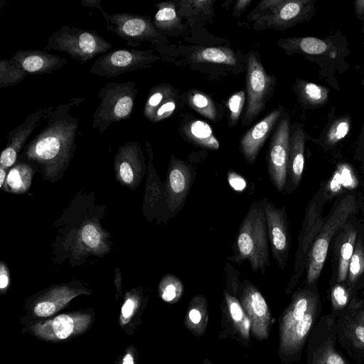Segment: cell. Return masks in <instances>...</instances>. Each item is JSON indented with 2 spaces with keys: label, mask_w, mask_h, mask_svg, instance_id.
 <instances>
[{
  "label": "cell",
  "mask_w": 364,
  "mask_h": 364,
  "mask_svg": "<svg viewBox=\"0 0 364 364\" xmlns=\"http://www.w3.org/2000/svg\"><path fill=\"white\" fill-rule=\"evenodd\" d=\"M84 101L75 97L58 105L46 117V127L25 145L27 159L37 164L46 176H57L68 166L79 127L77 117L70 111Z\"/></svg>",
  "instance_id": "1"
},
{
  "label": "cell",
  "mask_w": 364,
  "mask_h": 364,
  "mask_svg": "<svg viewBox=\"0 0 364 364\" xmlns=\"http://www.w3.org/2000/svg\"><path fill=\"white\" fill-rule=\"evenodd\" d=\"M268 240L262 201L252 202L240 225L235 254L228 259L239 265L248 261L254 272L264 275L270 267Z\"/></svg>",
  "instance_id": "2"
},
{
  "label": "cell",
  "mask_w": 364,
  "mask_h": 364,
  "mask_svg": "<svg viewBox=\"0 0 364 364\" xmlns=\"http://www.w3.org/2000/svg\"><path fill=\"white\" fill-rule=\"evenodd\" d=\"M314 8L311 0H264L247 17L255 30L283 31L306 21Z\"/></svg>",
  "instance_id": "3"
},
{
  "label": "cell",
  "mask_w": 364,
  "mask_h": 364,
  "mask_svg": "<svg viewBox=\"0 0 364 364\" xmlns=\"http://www.w3.org/2000/svg\"><path fill=\"white\" fill-rule=\"evenodd\" d=\"M112 48V43L94 30L63 26L48 37L43 50L66 53L71 58L83 64L100 54H105Z\"/></svg>",
  "instance_id": "4"
},
{
  "label": "cell",
  "mask_w": 364,
  "mask_h": 364,
  "mask_svg": "<svg viewBox=\"0 0 364 364\" xmlns=\"http://www.w3.org/2000/svg\"><path fill=\"white\" fill-rule=\"evenodd\" d=\"M138 90L134 82H109L97 94L100 103L96 108L92 127L102 135L114 122L127 120L132 114Z\"/></svg>",
  "instance_id": "5"
},
{
  "label": "cell",
  "mask_w": 364,
  "mask_h": 364,
  "mask_svg": "<svg viewBox=\"0 0 364 364\" xmlns=\"http://www.w3.org/2000/svg\"><path fill=\"white\" fill-rule=\"evenodd\" d=\"M100 2V0H82L81 4L84 6L98 9L106 21L107 30L124 41L127 46L138 47L144 42H149L159 46L166 41L149 16L129 13L108 14L102 8Z\"/></svg>",
  "instance_id": "6"
},
{
  "label": "cell",
  "mask_w": 364,
  "mask_h": 364,
  "mask_svg": "<svg viewBox=\"0 0 364 364\" xmlns=\"http://www.w3.org/2000/svg\"><path fill=\"white\" fill-rule=\"evenodd\" d=\"M356 208L352 195L346 196L333 208L323 220L318 233L310 250L306 264V282L314 283L323 267L330 242L336 232L343 228Z\"/></svg>",
  "instance_id": "7"
},
{
  "label": "cell",
  "mask_w": 364,
  "mask_h": 364,
  "mask_svg": "<svg viewBox=\"0 0 364 364\" xmlns=\"http://www.w3.org/2000/svg\"><path fill=\"white\" fill-rule=\"evenodd\" d=\"M95 318L92 309L61 314L26 326L28 332L38 339L57 343L78 336L92 326Z\"/></svg>",
  "instance_id": "8"
},
{
  "label": "cell",
  "mask_w": 364,
  "mask_h": 364,
  "mask_svg": "<svg viewBox=\"0 0 364 364\" xmlns=\"http://www.w3.org/2000/svg\"><path fill=\"white\" fill-rule=\"evenodd\" d=\"M159 59L153 50L114 49L99 57L90 67V73L109 79L127 72L150 68Z\"/></svg>",
  "instance_id": "9"
},
{
  "label": "cell",
  "mask_w": 364,
  "mask_h": 364,
  "mask_svg": "<svg viewBox=\"0 0 364 364\" xmlns=\"http://www.w3.org/2000/svg\"><path fill=\"white\" fill-rule=\"evenodd\" d=\"M80 294H90V291L74 282L55 285L36 294L26 307L27 316L23 317L26 318L23 319L26 321V326L50 317Z\"/></svg>",
  "instance_id": "10"
},
{
  "label": "cell",
  "mask_w": 364,
  "mask_h": 364,
  "mask_svg": "<svg viewBox=\"0 0 364 364\" xmlns=\"http://www.w3.org/2000/svg\"><path fill=\"white\" fill-rule=\"evenodd\" d=\"M246 86L247 102L243 124H250L263 111L274 87V79L268 75L255 53L247 61Z\"/></svg>",
  "instance_id": "11"
},
{
  "label": "cell",
  "mask_w": 364,
  "mask_h": 364,
  "mask_svg": "<svg viewBox=\"0 0 364 364\" xmlns=\"http://www.w3.org/2000/svg\"><path fill=\"white\" fill-rule=\"evenodd\" d=\"M320 200V198L315 196L306 209L299 235L294 266L287 286V293L295 287L306 269L310 250L323 222L321 217L322 205L319 203Z\"/></svg>",
  "instance_id": "12"
},
{
  "label": "cell",
  "mask_w": 364,
  "mask_h": 364,
  "mask_svg": "<svg viewBox=\"0 0 364 364\" xmlns=\"http://www.w3.org/2000/svg\"><path fill=\"white\" fill-rule=\"evenodd\" d=\"M290 145L289 119L284 116L277 124L269 144L267 154L268 173L279 192L287 183Z\"/></svg>",
  "instance_id": "13"
},
{
  "label": "cell",
  "mask_w": 364,
  "mask_h": 364,
  "mask_svg": "<svg viewBox=\"0 0 364 364\" xmlns=\"http://www.w3.org/2000/svg\"><path fill=\"white\" fill-rule=\"evenodd\" d=\"M261 201L266 218L272 254L279 269H283L287 264L290 249L286 210L284 207H277L266 198Z\"/></svg>",
  "instance_id": "14"
},
{
  "label": "cell",
  "mask_w": 364,
  "mask_h": 364,
  "mask_svg": "<svg viewBox=\"0 0 364 364\" xmlns=\"http://www.w3.org/2000/svg\"><path fill=\"white\" fill-rule=\"evenodd\" d=\"M239 300L250 321L253 336L260 341L267 339L271 328L272 316L261 292L250 281L244 280Z\"/></svg>",
  "instance_id": "15"
},
{
  "label": "cell",
  "mask_w": 364,
  "mask_h": 364,
  "mask_svg": "<svg viewBox=\"0 0 364 364\" xmlns=\"http://www.w3.org/2000/svg\"><path fill=\"white\" fill-rule=\"evenodd\" d=\"M193 181L192 167L172 155L164 184L170 218H173L183 207Z\"/></svg>",
  "instance_id": "16"
},
{
  "label": "cell",
  "mask_w": 364,
  "mask_h": 364,
  "mask_svg": "<svg viewBox=\"0 0 364 364\" xmlns=\"http://www.w3.org/2000/svg\"><path fill=\"white\" fill-rule=\"evenodd\" d=\"M53 109V106L38 109L29 114L22 124L9 132L6 146L1 154V166L6 168L16 163L18 155L25 146L29 136Z\"/></svg>",
  "instance_id": "17"
},
{
  "label": "cell",
  "mask_w": 364,
  "mask_h": 364,
  "mask_svg": "<svg viewBox=\"0 0 364 364\" xmlns=\"http://www.w3.org/2000/svg\"><path fill=\"white\" fill-rule=\"evenodd\" d=\"M114 168L119 180L129 186H136L146 171L145 159L137 141H127L114 156Z\"/></svg>",
  "instance_id": "18"
},
{
  "label": "cell",
  "mask_w": 364,
  "mask_h": 364,
  "mask_svg": "<svg viewBox=\"0 0 364 364\" xmlns=\"http://www.w3.org/2000/svg\"><path fill=\"white\" fill-rule=\"evenodd\" d=\"M278 107L246 132L240 142V151L247 163L253 164L263 144L282 113Z\"/></svg>",
  "instance_id": "19"
},
{
  "label": "cell",
  "mask_w": 364,
  "mask_h": 364,
  "mask_svg": "<svg viewBox=\"0 0 364 364\" xmlns=\"http://www.w3.org/2000/svg\"><path fill=\"white\" fill-rule=\"evenodd\" d=\"M28 74H50L67 64L65 58L43 50H18L11 57Z\"/></svg>",
  "instance_id": "20"
},
{
  "label": "cell",
  "mask_w": 364,
  "mask_h": 364,
  "mask_svg": "<svg viewBox=\"0 0 364 364\" xmlns=\"http://www.w3.org/2000/svg\"><path fill=\"white\" fill-rule=\"evenodd\" d=\"M146 303L141 287L127 293L120 310L119 326L128 336H133L140 325Z\"/></svg>",
  "instance_id": "21"
},
{
  "label": "cell",
  "mask_w": 364,
  "mask_h": 364,
  "mask_svg": "<svg viewBox=\"0 0 364 364\" xmlns=\"http://www.w3.org/2000/svg\"><path fill=\"white\" fill-rule=\"evenodd\" d=\"M315 304L314 299L303 318L285 335L279 337L280 355H288L295 353L301 348L313 322Z\"/></svg>",
  "instance_id": "22"
},
{
  "label": "cell",
  "mask_w": 364,
  "mask_h": 364,
  "mask_svg": "<svg viewBox=\"0 0 364 364\" xmlns=\"http://www.w3.org/2000/svg\"><path fill=\"white\" fill-rule=\"evenodd\" d=\"M305 134L296 125L290 136L288 174L291 185L296 188L300 183L304 168Z\"/></svg>",
  "instance_id": "23"
},
{
  "label": "cell",
  "mask_w": 364,
  "mask_h": 364,
  "mask_svg": "<svg viewBox=\"0 0 364 364\" xmlns=\"http://www.w3.org/2000/svg\"><path fill=\"white\" fill-rule=\"evenodd\" d=\"M208 322L207 300L203 294L193 296L189 302L184 326L196 336L204 334Z\"/></svg>",
  "instance_id": "24"
},
{
  "label": "cell",
  "mask_w": 364,
  "mask_h": 364,
  "mask_svg": "<svg viewBox=\"0 0 364 364\" xmlns=\"http://www.w3.org/2000/svg\"><path fill=\"white\" fill-rule=\"evenodd\" d=\"M146 145L150 156V160L149 162V177L147 178L145 201L146 206L151 213V216L154 217L157 207L163 206L164 208H166L168 211V209L166 201L165 186L161 182L154 168L151 146L148 142L146 143Z\"/></svg>",
  "instance_id": "25"
},
{
  "label": "cell",
  "mask_w": 364,
  "mask_h": 364,
  "mask_svg": "<svg viewBox=\"0 0 364 364\" xmlns=\"http://www.w3.org/2000/svg\"><path fill=\"white\" fill-rule=\"evenodd\" d=\"M185 136L192 143L202 148L217 150L220 143L210 126L204 121L191 120L183 127Z\"/></svg>",
  "instance_id": "26"
},
{
  "label": "cell",
  "mask_w": 364,
  "mask_h": 364,
  "mask_svg": "<svg viewBox=\"0 0 364 364\" xmlns=\"http://www.w3.org/2000/svg\"><path fill=\"white\" fill-rule=\"evenodd\" d=\"M278 44L289 53L321 55L328 52L330 48L325 41L315 37L282 38L279 41Z\"/></svg>",
  "instance_id": "27"
},
{
  "label": "cell",
  "mask_w": 364,
  "mask_h": 364,
  "mask_svg": "<svg viewBox=\"0 0 364 364\" xmlns=\"http://www.w3.org/2000/svg\"><path fill=\"white\" fill-rule=\"evenodd\" d=\"M225 305L236 332L245 341H248L251 331L250 321L246 315L239 298L226 289L223 292Z\"/></svg>",
  "instance_id": "28"
},
{
  "label": "cell",
  "mask_w": 364,
  "mask_h": 364,
  "mask_svg": "<svg viewBox=\"0 0 364 364\" xmlns=\"http://www.w3.org/2000/svg\"><path fill=\"white\" fill-rule=\"evenodd\" d=\"M341 236L338 249V281L343 282L347 279L349 262L355 249L357 231L351 226H346Z\"/></svg>",
  "instance_id": "29"
},
{
  "label": "cell",
  "mask_w": 364,
  "mask_h": 364,
  "mask_svg": "<svg viewBox=\"0 0 364 364\" xmlns=\"http://www.w3.org/2000/svg\"><path fill=\"white\" fill-rule=\"evenodd\" d=\"M154 6L157 8V11L153 23L159 31L171 32L181 27V19L173 2L163 1Z\"/></svg>",
  "instance_id": "30"
},
{
  "label": "cell",
  "mask_w": 364,
  "mask_h": 364,
  "mask_svg": "<svg viewBox=\"0 0 364 364\" xmlns=\"http://www.w3.org/2000/svg\"><path fill=\"white\" fill-rule=\"evenodd\" d=\"M33 176V170L30 165L18 163L9 171L6 186L12 193H24L29 188Z\"/></svg>",
  "instance_id": "31"
},
{
  "label": "cell",
  "mask_w": 364,
  "mask_h": 364,
  "mask_svg": "<svg viewBox=\"0 0 364 364\" xmlns=\"http://www.w3.org/2000/svg\"><path fill=\"white\" fill-rule=\"evenodd\" d=\"M198 62H206L228 65H235L237 58L234 52L225 47L201 48L193 55Z\"/></svg>",
  "instance_id": "32"
},
{
  "label": "cell",
  "mask_w": 364,
  "mask_h": 364,
  "mask_svg": "<svg viewBox=\"0 0 364 364\" xmlns=\"http://www.w3.org/2000/svg\"><path fill=\"white\" fill-rule=\"evenodd\" d=\"M174 97V90L170 85L159 84L153 87L147 95L143 114L146 119L151 121L156 111L164 102Z\"/></svg>",
  "instance_id": "33"
},
{
  "label": "cell",
  "mask_w": 364,
  "mask_h": 364,
  "mask_svg": "<svg viewBox=\"0 0 364 364\" xmlns=\"http://www.w3.org/2000/svg\"><path fill=\"white\" fill-rule=\"evenodd\" d=\"M297 92L302 102L313 107L324 105L329 93L326 87L306 81H299Z\"/></svg>",
  "instance_id": "34"
},
{
  "label": "cell",
  "mask_w": 364,
  "mask_h": 364,
  "mask_svg": "<svg viewBox=\"0 0 364 364\" xmlns=\"http://www.w3.org/2000/svg\"><path fill=\"white\" fill-rule=\"evenodd\" d=\"M159 295L161 299L168 304L178 301L184 292L181 280L172 274H166L159 284Z\"/></svg>",
  "instance_id": "35"
},
{
  "label": "cell",
  "mask_w": 364,
  "mask_h": 364,
  "mask_svg": "<svg viewBox=\"0 0 364 364\" xmlns=\"http://www.w3.org/2000/svg\"><path fill=\"white\" fill-rule=\"evenodd\" d=\"M28 73L14 60H0V87H7L21 82Z\"/></svg>",
  "instance_id": "36"
},
{
  "label": "cell",
  "mask_w": 364,
  "mask_h": 364,
  "mask_svg": "<svg viewBox=\"0 0 364 364\" xmlns=\"http://www.w3.org/2000/svg\"><path fill=\"white\" fill-rule=\"evenodd\" d=\"M188 102L191 108L211 121H215L217 111L212 99L198 90H193L188 95Z\"/></svg>",
  "instance_id": "37"
},
{
  "label": "cell",
  "mask_w": 364,
  "mask_h": 364,
  "mask_svg": "<svg viewBox=\"0 0 364 364\" xmlns=\"http://www.w3.org/2000/svg\"><path fill=\"white\" fill-rule=\"evenodd\" d=\"M364 272V247L360 240L355 243L352 257L349 262L347 280L353 284Z\"/></svg>",
  "instance_id": "38"
},
{
  "label": "cell",
  "mask_w": 364,
  "mask_h": 364,
  "mask_svg": "<svg viewBox=\"0 0 364 364\" xmlns=\"http://www.w3.org/2000/svg\"><path fill=\"white\" fill-rule=\"evenodd\" d=\"M350 120L347 117H342L336 119L330 126L326 132V141L335 144L343 139L349 132Z\"/></svg>",
  "instance_id": "39"
},
{
  "label": "cell",
  "mask_w": 364,
  "mask_h": 364,
  "mask_svg": "<svg viewBox=\"0 0 364 364\" xmlns=\"http://www.w3.org/2000/svg\"><path fill=\"white\" fill-rule=\"evenodd\" d=\"M80 236L83 244L90 249L97 250L102 246V234L95 225H85Z\"/></svg>",
  "instance_id": "40"
},
{
  "label": "cell",
  "mask_w": 364,
  "mask_h": 364,
  "mask_svg": "<svg viewBox=\"0 0 364 364\" xmlns=\"http://www.w3.org/2000/svg\"><path fill=\"white\" fill-rule=\"evenodd\" d=\"M245 101V94L240 90L230 97L228 100V107L230 111L229 124L234 127L239 119Z\"/></svg>",
  "instance_id": "41"
},
{
  "label": "cell",
  "mask_w": 364,
  "mask_h": 364,
  "mask_svg": "<svg viewBox=\"0 0 364 364\" xmlns=\"http://www.w3.org/2000/svg\"><path fill=\"white\" fill-rule=\"evenodd\" d=\"M225 269L226 274V290L229 293L237 296L242 289L240 274L237 269L228 262L226 263Z\"/></svg>",
  "instance_id": "42"
},
{
  "label": "cell",
  "mask_w": 364,
  "mask_h": 364,
  "mask_svg": "<svg viewBox=\"0 0 364 364\" xmlns=\"http://www.w3.org/2000/svg\"><path fill=\"white\" fill-rule=\"evenodd\" d=\"M176 107L174 97L166 100L164 103L156 111L151 122H158L169 117L175 111Z\"/></svg>",
  "instance_id": "43"
},
{
  "label": "cell",
  "mask_w": 364,
  "mask_h": 364,
  "mask_svg": "<svg viewBox=\"0 0 364 364\" xmlns=\"http://www.w3.org/2000/svg\"><path fill=\"white\" fill-rule=\"evenodd\" d=\"M138 353L133 345L129 346L124 353L118 358L117 364H137Z\"/></svg>",
  "instance_id": "44"
},
{
  "label": "cell",
  "mask_w": 364,
  "mask_h": 364,
  "mask_svg": "<svg viewBox=\"0 0 364 364\" xmlns=\"http://www.w3.org/2000/svg\"><path fill=\"white\" fill-rule=\"evenodd\" d=\"M332 299L337 306H344L348 301V293L341 285H336L332 291Z\"/></svg>",
  "instance_id": "45"
},
{
  "label": "cell",
  "mask_w": 364,
  "mask_h": 364,
  "mask_svg": "<svg viewBox=\"0 0 364 364\" xmlns=\"http://www.w3.org/2000/svg\"><path fill=\"white\" fill-rule=\"evenodd\" d=\"M188 1L197 14L198 12L208 14V12L212 11V6L214 3V1L210 0H195Z\"/></svg>",
  "instance_id": "46"
},
{
  "label": "cell",
  "mask_w": 364,
  "mask_h": 364,
  "mask_svg": "<svg viewBox=\"0 0 364 364\" xmlns=\"http://www.w3.org/2000/svg\"><path fill=\"white\" fill-rule=\"evenodd\" d=\"M318 364H345V362L338 353L328 350L322 355Z\"/></svg>",
  "instance_id": "47"
},
{
  "label": "cell",
  "mask_w": 364,
  "mask_h": 364,
  "mask_svg": "<svg viewBox=\"0 0 364 364\" xmlns=\"http://www.w3.org/2000/svg\"><path fill=\"white\" fill-rule=\"evenodd\" d=\"M8 269L4 262L1 263L0 267V289L1 293H4L9 284Z\"/></svg>",
  "instance_id": "48"
},
{
  "label": "cell",
  "mask_w": 364,
  "mask_h": 364,
  "mask_svg": "<svg viewBox=\"0 0 364 364\" xmlns=\"http://www.w3.org/2000/svg\"><path fill=\"white\" fill-rule=\"evenodd\" d=\"M251 0H239L234 6V14L242 11L250 3Z\"/></svg>",
  "instance_id": "49"
},
{
  "label": "cell",
  "mask_w": 364,
  "mask_h": 364,
  "mask_svg": "<svg viewBox=\"0 0 364 364\" xmlns=\"http://www.w3.org/2000/svg\"><path fill=\"white\" fill-rule=\"evenodd\" d=\"M356 14L360 16L364 14V0H357L354 2Z\"/></svg>",
  "instance_id": "50"
},
{
  "label": "cell",
  "mask_w": 364,
  "mask_h": 364,
  "mask_svg": "<svg viewBox=\"0 0 364 364\" xmlns=\"http://www.w3.org/2000/svg\"><path fill=\"white\" fill-rule=\"evenodd\" d=\"M356 337L364 343V326H358L355 330Z\"/></svg>",
  "instance_id": "51"
},
{
  "label": "cell",
  "mask_w": 364,
  "mask_h": 364,
  "mask_svg": "<svg viewBox=\"0 0 364 364\" xmlns=\"http://www.w3.org/2000/svg\"><path fill=\"white\" fill-rule=\"evenodd\" d=\"M6 176V168L2 166H0V187L1 188H2V186L4 184V182L6 181H5Z\"/></svg>",
  "instance_id": "52"
},
{
  "label": "cell",
  "mask_w": 364,
  "mask_h": 364,
  "mask_svg": "<svg viewBox=\"0 0 364 364\" xmlns=\"http://www.w3.org/2000/svg\"><path fill=\"white\" fill-rule=\"evenodd\" d=\"M202 364H213V363L209 359L206 358L203 361Z\"/></svg>",
  "instance_id": "53"
}]
</instances>
